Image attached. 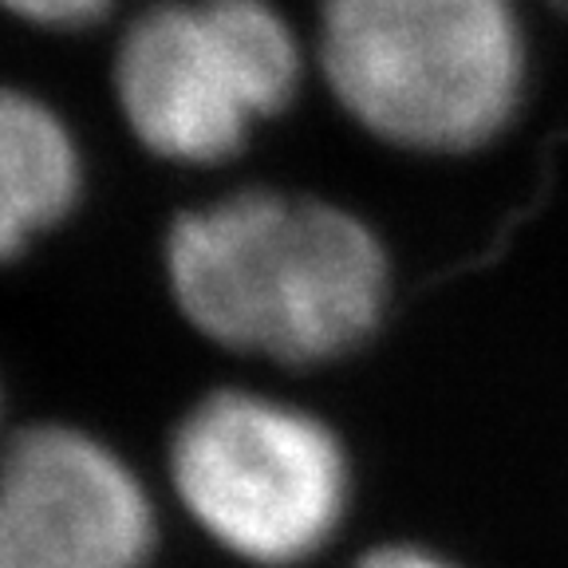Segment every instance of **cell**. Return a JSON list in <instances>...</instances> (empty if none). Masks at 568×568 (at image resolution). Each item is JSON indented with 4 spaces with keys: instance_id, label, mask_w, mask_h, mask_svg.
Returning a JSON list of instances; mask_svg holds the SVG:
<instances>
[{
    "instance_id": "7a4b0ae2",
    "label": "cell",
    "mask_w": 568,
    "mask_h": 568,
    "mask_svg": "<svg viewBox=\"0 0 568 568\" xmlns=\"http://www.w3.org/2000/svg\"><path fill=\"white\" fill-rule=\"evenodd\" d=\"M320 60L339 103L410 151H470L514 115V0H324Z\"/></svg>"
},
{
    "instance_id": "5b68a950",
    "label": "cell",
    "mask_w": 568,
    "mask_h": 568,
    "mask_svg": "<svg viewBox=\"0 0 568 568\" xmlns=\"http://www.w3.org/2000/svg\"><path fill=\"white\" fill-rule=\"evenodd\" d=\"M154 509L134 470L71 426H32L0 458V568H146Z\"/></svg>"
},
{
    "instance_id": "277c9868",
    "label": "cell",
    "mask_w": 568,
    "mask_h": 568,
    "mask_svg": "<svg viewBox=\"0 0 568 568\" xmlns=\"http://www.w3.org/2000/svg\"><path fill=\"white\" fill-rule=\"evenodd\" d=\"M170 474L213 541L253 565L308 560L347 509L336 435L308 410L248 390H217L182 418Z\"/></svg>"
},
{
    "instance_id": "52a82bcc",
    "label": "cell",
    "mask_w": 568,
    "mask_h": 568,
    "mask_svg": "<svg viewBox=\"0 0 568 568\" xmlns=\"http://www.w3.org/2000/svg\"><path fill=\"white\" fill-rule=\"evenodd\" d=\"M0 4L12 9L17 17L32 20V24L48 28H80L111 9V0H0Z\"/></svg>"
},
{
    "instance_id": "6da1fadb",
    "label": "cell",
    "mask_w": 568,
    "mask_h": 568,
    "mask_svg": "<svg viewBox=\"0 0 568 568\" xmlns=\"http://www.w3.org/2000/svg\"><path fill=\"white\" fill-rule=\"evenodd\" d=\"M166 273L197 332L281 364L352 352L387 301V257L359 217L273 190L182 213L166 237Z\"/></svg>"
},
{
    "instance_id": "ba28073f",
    "label": "cell",
    "mask_w": 568,
    "mask_h": 568,
    "mask_svg": "<svg viewBox=\"0 0 568 568\" xmlns=\"http://www.w3.org/2000/svg\"><path fill=\"white\" fill-rule=\"evenodd\" d=\"M355 568H454L450 560L435 557L426 549H410V545H387V549L367 552Z\"/></svg>"
},
{
    "instance_id": "3957f363",
    "label": "cell",
    "mask_w": 568,
    "mask_h": 568,
    "mask_svg": "<svg viewBox=\"0 0 568 568\" xmlns=\"http://www.w3.org/2000/svg\"><path fill=\"white\" fill-rule=\"evenodd\" d=\"M301 83L293 28L265 0H166L123 36L115 88L126 123L174 162H225Z\"/></svg>"
},
{
    "instance_id": "8992f818",
    "label": "cell",
    "mask_w": 568,
    "mask_h": 568,
    "mask_svg": "<svg viewBox=\"0 0 568 568\" xmlns=\"http://www.w3.org/2000/svg\"><path fill=\"white\" fill-rule=\"evenodd\" d=\"M80 151L52 106L0 88V261L68 217L80 197Z\"/></svg>"
}]
</instances>
